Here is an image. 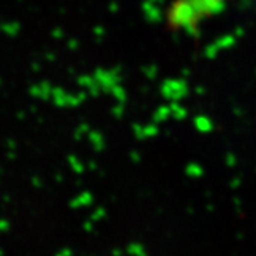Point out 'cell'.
I'll return each mask as SVG.
<instances>
[{
	"label": "cell",
	"mask_w": 256,
	"mask_h": 256,
	"mask_svg": "<svg viewBox=\"0 0 256 256\" xmlns=\"http://www.w3.org/2000/svg\"><path fill=\"white\" fill-rule=\"evenodd\" d=\"M229 0H174L168 23L175 28L191 30L204 20L222 12Z\"/></svg>",
	"instance_id": "cell-1"
}]
</instances>
